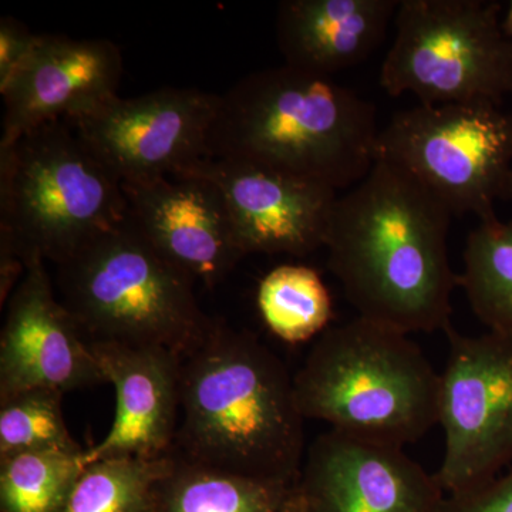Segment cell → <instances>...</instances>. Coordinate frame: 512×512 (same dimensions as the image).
<instances>
[{
    "instance_id": "ac0fdd59",
    "label": "cell",
    "mask_w": 512,
    "mask_h": 512,
    "mask_svg": "<svg viewBox=\"0 0 512 512\" xmlns=\"http://www.w3.org/2000/svg\"><path fill=\"white\" fill-rule=\"evenodd\" d=\"M293 487L207 466L174 450L154 488L151 512H278Z\"/></svg>"
},
{
    "instance_id": "5bb4252c",
    "label": "cell",
    "mask_w": 512,
    "mask_h": 512,
    "mask_svg": "<svg viewBox=\"0 0 512 512\" xmlns=\"http://www.w3.org/2000/svg\"><path fill=\"white\" fill-rule=\"evenodd\" d=\"M121 185L138 231L192 281L212 288L245 258L224 197L210 181L170 175Z\"/></svg>"
},
{
    "instance_id": "2e32d148",
    "label": "cell",
    "mask_w": 512,
    "mask_h": 512,
    "mask_svg": "<svg viewBox=\"0 0 512 512\" xmlns=\"http://www.w3.org/2000/svg\"><path fill=\"white\" fill-rule=\"evenodd\" d=\"M89 343L106 383L116 390V416L107 436L84 451V466L104 458H158L173 453L183 357L160 346Z\"/></svg>"
},
{
    "instance_id": "7a4b0ae2",
    "label": "cell",
    "mask_w": 512,
    "mask_h": 512,
    "mask_svg": "<svg viewBox=\"0 0 512 512\" xmlns=\"http://www.w3.org/2000/svg\"><path fill=\"white\" fill-rule=\"evenodd\" d=\"M174 450L241 476L298 483L305 419L284 362L252 333L214 320L183 357Z\"/></svg>"
},
{
    "instance_id": "9c48e42d",
    "label": "cell",
    "mask_w": 512,
    "mask_h": 512,
    "mask_svg": "<svg viewBox=\"0 0 512 512\" xmlns=\"http://www.w3.org/2000/svg\"><path fill=\"white\" fill-rule=\"evenodd\" d=\"M439 424L446 448L434 476L446 495L463 493L512 466V336L444 330Z\"/></svg>"
},
{
    "instance_id": "e0dca14e",
    "label": "cell",
    "mask_w": 512,
    "mask_h": 512,
    "mask_svg": "<svg viewBox=\"0 0 512 512\" xmlns=\"http://www.w3.org/2000/svg\"><path fill=\"white\" fill-rule=\"evenodd\" d=\"M400 0H284L276 40L286 66L333 74L365 62L382 45Z\"/></svg>"
},
{
    "instance_id": "44dd1931",
    "label": "cell",
    "mask_w": 512,
    "mask_h": 512,
    "mask_svg": "<svg viewBox=\"0 0 512 512\" xmlns=\"http://www.w3.org/2000/svg\"><path fill=\"white\" fill-rule=\"evenodd\" d=\"M83 454L28 451L0 458L2 512H64L84 470Z\"/></svg>"
},
{
    "instance_id": "ba28073f",
    "label": "cell",
    "mask_w": 512,
    "mask_h": 512,
    "mask_svg": "<svg viewBox=\"0 0 512 512\" xmlns=\"http://www.w3.org/2000/svg\"><path fill=\"white\" fill-rule=\"evenodd\" d=\"M379 157L409 171L454 217L485 220L497 215L512 171V113L490 101L419 103L380 130Z\"/></svg>"
},
{
    "instance_id": "7402d4cb",
    "label": "cell",
    "mask_w": 512,
    "mask_h": 512,
    "mask_svg": "<svg viewBox=\"0 0 512 512\" xmlns=\"http://www.w3.org/2000/svg\"><path fill=\"white\" fill-rule=\"evenodd\" d=\"M171 463L173 453L87 464L64 512H151L154 488Z\"/></svg>"
},
{
    "instance_id": "d4e9b609",
    "label": "cell",
    "mask_w": 512,
    "mask_h": 512,
    "mask_svg": "<svg viewBox=\"0 0 512 512\" xmlns=\"http://www.w3.org/2000/svg\"><path fill=\"white\" fill-rule=\"evenodd\" d=\"M39 35L12 16L0 19V89L5 87L35 49Z\"/></svg>"
},
{
    "instance_id": "5b68a950",
    "label": "cell",
    "mask_w": 512,
    "mask_h": 512,
    "mask_svg": "<svg viewBox=\"0 0 512 512\" xmlns=\"http://www.w3.org/2000/svg\"><path fill=\"white\" fill-rule=\"evenodd\" d=\"M57 266L62 302L89 342L160 346L184 357L214 325L195 282L151 247L130 215Z\"/></svg>"
},
{
    "instance_id": "4fadbf2b",
    "label": "cell",
    "mask_w": 512,
    "mask_h": 512,
    "mask_svg": "<svg viewBox=\"0 0 512 512\" xmlns=\"http://www.w3.org/2000/svg\"><path fill=\"white\" fill-rule=\"evenodd\" d=\"M306 512H439L446 493L407 456L329 430L306 450L299 476Z\"/></svg>"
},
{
    "instance_id": "6da1fadb",
    "label": "cell",
    "mask_w": 512,
    "mask_h": 512,
    "mask_svg": "<svg viewBox=\"0 0 512 512\" xmlns=\"http://www.w3.org/2000/svg\"><path fill=\"white\" fill-rule=\"evenodd\" d=\"M453 217L439 195L383 157L338 198L328 266L359 318L407 335L450 328L458 286L447 245Z\"/></svg>"
},
{
    "instance_id": "277c9868",
    "label": "cell",
    "mask_w": 512,
    "mask_h": 512,
    "mask_svg": "<svg viewBox=\"0 0 512 512\" xmlns=\"http://www.w3.org/2000/svg\"><path fill=\"white\" fill-rule=\"evenodd\" d=\"M305 420L404 448L439 424L440 373L410 335L359 318L329 326L293 375Z\"/></svg>"
},
{
    "instance_id": "9a60e30c",
    "label": "cell",
    "mask_w": 512,
    "mask_h": 512,
    "mask_svg": "<svg viewBox=\"0 0 512 512\" xmlns=\"http://www.w3.org/2000/svg\"><path fill=\"white\" fill-rule=\"evenodd\" d=\"M121 76L123 56L110 40L39 35L28 59L0 89V148L43 124L79 119L119 96Z\"/></svg>"
},
{
    "instance_id": "3957f363",
    "label": "cell",
    "mask_w": 512,
    "mask_h": 512,
    "mask_svg": "<svg viewBox=\"0 0 512 512\" xmlns=\"http://www.w3.org/2000/svg\"><path fill=\"white\" fill-rule=\"evenodd\" d=\"M376 109L333 77L282 64L221 96L208 158H228L350 190L379 157Z\"/></svg>"
},
{
    "instance_id": "7c38bea8",
    "label": "cell",
    "mask_w": 512,
    "mask_h": 512,
    "mask_svg": "<svg viewBox=\"0 0 512 512\" xmlns=\"http://www.w3.org/2000/svg\"><path fill=\"white\" fill-rule=\"evenodd\" d=\"M106 383L89 340L57 299L45 259L30 256L6 302L0 333V400L23 390L67 393Z\"/></svg>"
},
{
    "instance_id": "ffe728a7",
    "label": "cell",
    "mask_w": 512,
    "mask_h": 512,
    "mask_svg": "<svg viewBox=\"0 0 512 512\" xmlns=\"http://www.w3.org/2000/svg\"><path fill=\"white\" fill-rule=\"evenodd\" d=\"M259 313L266 328L288 343L319 338L333 318L329 289L315 269L279 265L259 282Z\"/></svg>"
},
{
    "instance_id": "f1b7e54d",
    "label": "cell",
    "mask_w": 512,
    "mask_h": 512,
    "mask_svg": "<svg viewBox=\"0 0 512 512\" xmlns=\"http://www.w3.org/2000/svg\"><path fill=\"white\" fill-rule=\"evenodd\" d=\"M503 200L504 201H512V171L510 174V178H508L507 187H505Z\"/></svg>"
},
{
    "instance_id": "52a82bcc",
    "label": "cell",
    "mask_w": 512,
    "mask_h": 512,
    "mask_svg": "<svg viewBox=\"0 0 512 512\" xmlns=\"http://www.w3.org/2000/svg\"><path fill=\"white\" fill-rule=\"evenodd\" d=\"M396 37L380 69L392 97L423 104H504L512 96V40L493 0H400Z\"/></svg>"
},
{
    "instance_id": "484cf974",
    "label": "cell",
    "mask_w": 512,
    "mask_h": 512,
    "mask_svg": "<svg viewBox=\"0 0 512 512\" xmlns=\"http://www.w3.org/2000/svg\"><path fill=\"white\" fill-rule=\"evenodd\" d=\"M26 274V259L12 234L0 228V305L5 306Z\"/></svg>"
},
{
    "instance_id": "83f0119b",
    "label": "cell",
    "mask_w": 512,
    "mask_h": 512,
    "mask_svg": "<svg viewBox=\"0 0 512 512\" xmlns=\"http://www.w3.org/2000/svg\"><path fill=\"white\" fill-rule=\"evenodd\" d=\"M503 29L505 35L512 40V0L508 3L507 12L503 15Z\"/></svg>"
},
{
    "instance_id": "30bf717a",
    "label": "cell",
    "mask_w": 512,
    "mask_h": 512,
    "mask_svg": "<svg viewBox=\"0 0 512 512\" xmlns=\"http://www.w3.org/2000/svg\"><path fill=\"white\" fill-rule=\"evenodd\" d=\"M220 103L218 94L164 87L131 99L113 97L67 123L121 184L141 183L208 158Z\"/></svg>"
},
{
    "instance_id": "8fae6325",
    "label": "cell",
    "mask_w": 512,
    "mask_h": 512,
    "mask_svg": "<svg viewBox=\"0 0 512 512\" xmlns=\"http://www.w3.org/2000/svg\"><path fill=\"white\" fill-rule=\"evenodd\" d=\"M177 175L221 191L245 256H306L325 248L338 201L329 185L228 158H204Z\"/></svg>"
},
{
    "instance_id": "603a6c76",
    "label": "cell",
    "mask_w": 512,
    "mask_h": 512,
    "mask_svg": "<svg viewBox=\"0 0 512 512\" xmlns=\"http://www.w3.org/2000/svg\"><path fill=\"white\" fill-rule=\"evenodd\" d=\"M63 394L37 387L0 400V458L28 451L84 453L64 420Z\"/></svg>"
},
{
    "instance_id": "8992f818",
    "label": "cell",
    "mask_w": 512,
    "mask_h": 512,
    "mask_svg": "<svg viewBox=\"0 0 512 512\" xmlns=\"http://www.w3.org/2000/svg\"><path fill=\"white\" fill-rule=\"evenodd\" d=\"M128 217L123 185L67 121H52L0 148V228L26 262L55 264Z\"/></svg>"
},
{
    "instance_id": "4316f807",
    "label": "cell",
    "mask_w": 512,
    "mask_h": 512,
    "mask_svg": "<svg viewBox=\"0 0 512 512\" xmlns=\"http://www.w3.org/2000/svg\"><path fill=\"white\" fill-rule=\"evenodd\" d=\"M278 512H306L305 500H303L301 491L298 485L292 488L288 498H286L284 505L279 508Z\"/></svg>"
},
{
    "instance_id": "d6986e66",
    "label": "cell",
    "mask_w": 512,
    "mask_h": 512,
    "mask_svg": "<svg viewBox=\"0 0 512 512\" xmlns=\"http://www.w3.org/2000/svg\"><path fill=\"white\" fill-rule=\"evenodd\" d=\"M463 261L458 286L471 311L490 332L512 336V220H480L468 234Z\"/></svg>"
},
{
    "instance_id": "cb8c5ba5",
    "label": "cell",
    "mask_w": 512,
    "mask_h": 512,
    "mask_svg": "<svg viewBox=\"0 0 512 512\" xmlns=\"http://www.w3.org/2000/svg\"><path fill=\"white\" fill-rule=\"evenodd\" d=\"M439 512H512V467L476 488L446 495Z\"/></svg>"
}]
</instances>
